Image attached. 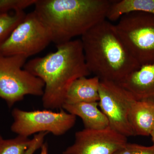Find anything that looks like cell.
<instances>
[{"instance_id":"3957f363","label":"cell","mask_w":154,"mask_h":154,"mask_svg":"<svg viewBox=\"0 0 154 154\" xmlns=\"http://www.w3.org/2000/svg\"><path fill=\"white\" fill-rule=\"evenodd\" d=\"M80 39L87 67L100 80L119 83L140 68L114 25L106 19L88 30Z\"/></svg>"},{"instance_id":"8fae6325","label":"cell","mask_w":154,"mask_h":154,"mask_svg":"<svg viewBox=\"0 0 154 154\" xmlns=\"http://www.w3.org/2000/svg\"><path fill=\"white\" fill-rule=\"evenodd\" d=\"M98 106V102H83L75 104H65L62 108L71 114L79 116L82 120L86 129H105L109 127V122Z\"/></svg>"},{"instance_id":"277c9868","label":"cell","mask_w":154,"mask_h":154,"mask_svg":"<svg viewBox=\"0 0 154 154\" xmlns=\"http://www.w3.org/2000/svg\"><path fill=\"white\" fill-rule=\"evenodd\" d=\"M114 25L119 36L140 66L154 63V15L143 12L125 14Z\"/></svg>"},{"instance_id":"9c48e42d","label":"cell","mask_w":154,"mask_h":154,"mask_svg":"<svg viewBox=\"0 0 154 154\" xmlns=\"http://www.w3.org/2000/svg\"><path fill=\"white\" fill-rule=\"evenodd\" d=\"M127 137L108 127L85 129L75 134V141L63 154H113L127 143Z\"/></svg>"},{"instance_id":"ba28073f","label":"cell","mask_w":154,"mask_h":154,"mask_svg":"<svg viewBox=\"0 0 154 154\" xmlns=\"http://www.w3.org/2000/svg\"><path fill=\"white\" fill-rule=\"evenodd\" d=\"M99 95V106L110 128L127 137L134 136L128 120L136 101L131 94L119 83L100 80Z\"/></svg>"},{"instance_id":"7402d4cb","label":"cell","mask_w":154,"mask_h":154,"mask_svg":"<svg viewBox=\"0 0 154 154\" xmlns=\"http://www.w3.org/2000/svg\"><path fill=\"white\" fill-rule=\"evenodd\" d=\"M3 138L2 137V135H1V134H0V142L1 141V140L3 139Z\"/></svg>"},{"instance_id":"7a4b0ae2","label":"cell","mask_w":154,"mask_h":154,"mask_svg":"<svg viewBox=\"0 0 154 154\" xmlns=\"http://www.w3.org/2000/svg\"><path fill=\"white\" fill-rule=\"evenodd\" d=\"M110 0H36L34 11L56 45L82 36L107 19Z\"/></svg>"},{"instance_id":"44dd1931","label":"cell","mask_w":154,"mask_h":154,"mask_svg":"<svg viewBox=\"0 0 154 154\" xmlns=\"http://www.w3.org/2000/svg\"><path fill=\"white\" fill-rule=\"evenodd\" d=\"M150 136L151 137L152 140L153 142V144H154V125L152 130Z\"/></svg>"},{"instance_id":"2e32d148","label":"cell","mask_w":154,"mask_h":154,"mask_svg":"<svg viewBox=\"0 0 154 154\" xmlns=\"http://www.w3.org/2000/svg\"><path fill=\"white\" fill-rule=\"evenodd\" d=\"M31 142L28 137L20 135L10 139H3L0 142V154H25Z\"/></svg>"},{"instance_id":"30bf717a","label":"cell","mask_w":154,"mask_h":154,"mask_svg":"<svg viewBox=\"0 0 154 154\" xmlns=\"http://www.w3.org/2000/svg\"><path fill=\"white\" fill-rule=\"evenodd\" d=\"M119 84L136 101L154 102V63L141 66Z\"/></svg>"},{"instance_id":"5b68a950","label":"cell","mask_w":154,"mask_h":154,"mask_svg":"<svg viewBox=\"0 0 154 154\" xmlns=\"http://www.w3.org/2000/svg\"><path fill=\"white\" fill-rule=\"evenodd\" d=\"M27 58L0 55V98L9 107L27 95L43 96V81L24 68Z\"/></svg>"},{"instance_id":"4fadbf2b","label":"cell","mask_w":154,"mask_h":154,"mask_svg":"<svg viewBox=\"0 0 154 154\" xmlns=\"http://www.w3.org/2000/svg\"><path fill=\"white\" fill-rule=\"evenodd\" d=\"M100 82L99 78L95 76L77 79L68 90L64 104L99 102Z\"/></svg>"},{"instance_id":"ffe728a7","label":"cell","mask_w":154,"mask_h":154,"mask_svg":"<svg viewBox=\"0 0 154 154\" xmlns=\"http://www.w3.org/2000/svg\"><path fill=\"white\" fill-rule=\"evenodd\" d=\"M41 154H48V145L47 143H44L41 147Z\"/></svg>"},{"instance_id":"ac0fdd59","label":"cell","mask_w":154,"mask_h":154,"mask_svg":"<svg viewBox=\"0 0 154 154\" xmlns=\"http://www.w3.org/2000/svg\"><path fill=\"white\" fill-rule=\"evenodd\" d=\"M113 154H154V144L146 146L127 143Z\"/></svg>"},{"instance_id":"e0dca14e","label":"cell","mask_w":154,"mask_h":154,"mask_svg":"<svg viewBox=\"0 0 154 154\" xmlns=\"http://www.w3.org/2000/svg\"><path fill=\"white\" fill-rule=\"evenodd\" d=\"M36 0H0V13L24 11L35 5Z\"/></svg>"},{"instance_id":"7c38bea8","label":"cell","mask_w":154,"mask_h":154,"mask_svg":"<svg viewBox=\"0 0 154 154\" xmlns=\"http://www.w3.org/2000/svg\"><path fill=\"white\" fill-rule=\"evenodd\" d=\"M128 120L134 136H150L154 125V102L136 100L131 106Z\"/></svg>"},{"instance_id":"52a82bcc","label":"cell","mask_w":154,"mask_h":154,"mask_svg":"<svg viewBox=\"0 0 154 154\" xmlns=\"http://www.w3.org/2000/svg\"><path fill=\"white\" fill-rule=\"evenodd\" d=\"M12 116L14 119L11 126L12 132L26 137L40 132L61 136L71 129L76 121L75 116L63 108L54 112L49 110L25 111L15 108Z\"/></svg>"},{"instance_id":"8992f818","label":"cell","mask_w":154,"mask_h":154,"mask_svg":"<svg viewBox=\"0 0 154 154\" xmlns=\"http://www.w3.org/2000/svg\"><path fill=\"white\" fill-rule=\"evenodd\" d=\"M52 42L48 30L34 11L26 14L0 47V55L28 58L39 53Z\"/></svg>"},{"instance_id":"6da1fadb","label":"cell","mask_w":154,"mask_h":154,"mask_svg":"<svg viewBox=\"0 0 154 154\" xmlns=\"http://www.w3.org/2000/svg\"><path fill=\"white\" fill-rule=\"evenodd\" d=\"M56 46L54 52L28 61L24 67L44 83L42 104L49 110L62 109L72 83L91 74L86 65L80 38Z\"/></svg>"},{"instance_id":"9a60e30c","label":"cell","mask_w":154,"mask_h":154,"mask_svg":"<svg viewBox=\"0 0 154 154\" xmlns=\"http://www.w3.org/2000/svg\"><path fill=\"white\" fill-rule=\"evenodd\" d=\"M25 15L24 11L0 13V47Z\"/></svg>"},{"instance_id":"d6986e66","label":"cell","mask_w":154,"mask_h":154,"mask_svg":"<svg viewBox=\"0 0 154 154\" xmlns=\"http://www.w3.org/2000/svg\"><path fill=\"white\" fill-rule=\"evenodd\" d=\"M48 134L47 132H40L35 135L31 139L30 146L25 154H34L37 150L41 148Z\"/></svg>"},{"instance_id":"5bb4252c","label":"cell","mask_w":154,"mask_h":154,"mask_svg":"<svg viewBox=\"0 0 154 154\" xmlns=\"http://www.w3.org/2000/svg\"><path fill=\"white\" fill-rule=\"evenodd\" d=\"M133 12H143L154 15V0L114 1L108 11L107 19L115 21L125 15Z\"/></svg>"}]
</instances>
